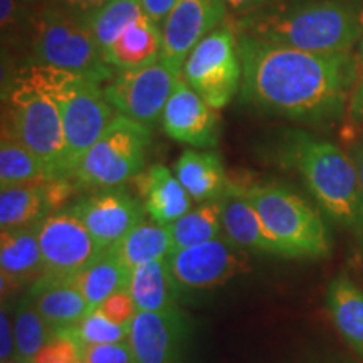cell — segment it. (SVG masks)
Returning <instances> with one entry per match:
<instances>
[{"instance_id": "6da1fadb", "label": "cell", "mask_w": 363, "mask_h": 363, "mask_svg": "<svg viewBox=\"0 0 363 363\" xmlns=\"http://www.w3.org/2000/svg\"><path fill=\"white\" fill-rule=\"evenodd\" d=\"M240 98L257 110L293 120H323L343 110L358 76L348 54H313L240 35Z\"/></svg>"}, {"instance_id": "7a4b0ae2", "label": "cell", "mask_w": 363, "mask_h": 363, "mask_svg": "<svg viewBox=\"0 0 363 363\" xmlns=\"http://www.w3.org/2000/svg\"><path fill=\"white\" fill-rule=\"evenodd\" d=\"M240 35L313 54H348L363 38L362 12L340 0L267 7L244 16Z\"/></svg>"}, {"instance_id": "3957f363", "label": "cell", "mask_w": 363, "mask_h": 363, "mask_svg": "<svg viewBox=\"0 0 363 363\" xmlns=\"http://www.w3.org/2000/svg\"><path fill=\"white\" fill-rule=\"evenodd\" d=\"M30 79L54 99L61 111L66 138V163L74 175L86 152L111 123L113 110L98 81L51 66H24Z\"/></svg>"}, {"instance_id": "277c9868", "label": "cell", "mask_w": 363, "mask_h": 363, "mask_svg": "<svg viewBox=\"0 0 363 363\" xmlns=\"http://www.w3.org/2000/svg\"><path fill=\"white\" fill-rule=\"evenodd\" d=\"M288 158L326 216L340 225L362 229L363 194L352 157L325 140L298 136Z\"/></svg>"}, {"instance_id": "5b68a950", "label": "cell", "mask_w": 363, "mask_h": 363, "mask_svg": "<svg viewBox=\"0 0 363 363\" xmlns=\"http://www.w3.org/2000/svg\"><path fill=\"white\" fill-rule=\"evenodd\" d=\"M26 66H51L108 83L116 71L86 22L49 2L34 6V30Z\"/></svg>"}, {"instance_id": "8992f818", "label": "cell", "mask_w": 363, "mask_h": 363, "mask_svg": "<svg viewBox=\"0 0 363 363\" xmlns=\"http://www.w3.org/2000/svg\"><path fill=\"white\" fill-rule=\"evenodd\" d=\"M4 123L43 163L49 180L69 177L61 111L24 69L17 71L4 94Z\"/></svg>"}, {"instance_id": "52a82bcc", "label": "cell", "mask_w": 363, "mask_h": 363, "mask_svg": "<svg viewBox=\"0 0 363 363\" xmlns=\"http://www.w3.org/2000/svg\"><path fill=\"white\" fill-rule=\"evenodd\" d=\"M244 192L278 246L279 256L299 259L328 256L325 222L298 194L281 185H254Z\"/></svg>"}, {"instance_id": "ba28073f", "label": "cell", "mask_w": 363, "mask_h": 363, "mask_svg": "<svg viewBox=\"0 0 363 363\" xmlns=\"http://www.w3.org/2000/svg\"><path fill=\"white\" fill-rule=\"evenodd\" d=\"M148 145V126L118 113L96 143L86 152L72 177L86 187H120L142 172Z\"/></svg>"}, {"instance_id": "9c48e42d", "label": "cell", "mask_w": 363, "mask_h": 363, "mask_svg": "<svg viewBox=\"0 0 363 363\" xmlns=\"http://www.w3.org/2000/svg\"><path fill=\"white\" fill-rule=\"evenodd\" d=\"M182 74L212 108L227 106L242 83L239 43L233 29L220 26L202 39L189 54Z\"/></svg>"}, {"instance_id": "30bf717a", "label": "cell", "mask_w": 363, "mask_h": 363, "mask_svg": "<svg viewBox=\"0 0 363 363\" xmlns=\"http://www.w3.org/2000/svg\"><path fill=\"white\" fill-rule=\"evenodd\" d=\"M180 78L158 61L140 69L116 72L103 91L108 103L120 115L150 128L162 121L165 104Z\"/></svg>"}, {"instance_id": "8fae6325", "label": "cell", "mask_w": 363, "mask_h": 363, "mask_svg": "<svg viewBox=\"0 0 363 363\" xmlns=\"http://www.w3.org/2000/svg\"><path fill=\"white\" fill-rule=\"evenodd\" d=\"M43 251V276L78 278L103 251L74 212L62 211L48 216L38 225Z\"/></svg>"}, {"instance_id": "7c38bea8", "label": "cell", "mask_w": 363, "mask_h": 363, "mask_svg": "<svg viewBox=\"0 0 363 363\" xmlns=\"http://www.w3.org/2000/svg\"><path fill=\"white\" fill-rule=\"evenodd\" d=\"M169 264L185 289H212L251 271L246 251L220 238L172 252Z\"/></svg>"}, {"instance_id": "4fadbf2b", "label": "cell", "mask_w": 363, "mask_h": 363, "mask_svg": "<svg viewBox=\"0 0 363 363\" xmlns=\"http://www.w3.org/2000/svg\"><path fill=\"white\" fill-rule=\"evenodd\" d=\"M225 16V0H177L162 26V65L182 76L189 54L222 26Z\"/></svg>"}, {"instance_id": "5bb4252c", "label": "cell", "mask_w": 363, "mask_h": 363, "mask_svg": "<svg viewBox=\"0 0 363 363\" xmlns=\"http://www.w3.org/2000/svg\"><path fill=\"white\" fill-rule=\"evenodd\" d=\"M71 211L96 240L101 251L111 249L143 220L145 207L123 189H101V192L81 199Z\"/></svg>"}, {"instance_id": "9a60e30c", "label": "cell", "mask_w": 363, "mask_h": 363, "mask_svg": "<svg viewBox=\"0 0 363 363\" xmlns=\"http://www.w3.org/2000/svg\"><path fill=\"white\" fill-rule=\"evenodd\" d=\"M162 126L170 138L195 148H211L219 142L217 110L182 78L162 113Z\"/></svg>"}, {"instance_id": "2e32d148", "label": "cell", "mask_w": 363, "mask_h": 363, "mask_svg": "<svg viewBox=\"0 0 363 363\" xmlns=\"http://www.w3.org/2000/svg\"><path fill=\"white\" fill-rule=\"evenodd\" d=\"M185 326L179 310L136 313L128 337L133 363H180Z\"/></svg>"}, {"instance_id": "e0dca14e", "label": "cell", "mask_w": 363, "mask_h": 363, "mask_svg": "<svg viewBox=\"0 0 363 363\" xmlns=\"http://www.w3.org/2000/svg\"><path fill=\"white\" fill-rule=\"evenodd\" d=\"M67 192L65 180L34 182L2 187L0 190V227L2 230L39 225L54 203Z\"/></svg>"}, {"instance_id": "ac0fdd59", "label": "cell", "mask_w": 363, "mask_h": 363, "mask_svg": "<svg viewBox=\"0 0 363 363\" xmlns=\"http://www.w3.org/2000/svg\"><path fill=\"white\" fill-rule=\"evenodd\" d=\"M29 299L54 330L76 326L89 313L78 278L40 276L34 281Z\"/></svg>"}, {"instance_id": "d6986e66", "label": "cell", "mask_w": 363, "mask_h": 363, "mask_svg": "<svg viewBox=\"0 0 363 363\" xmlns=\"http://www.w3.org/2000/svg\"><path fill=\"white\" fill-rule=\"evenodd\" d=\"M220 207V222L225 239L239 247L256 249L279 256V249L262 224L259 214L247 201L244 189L229 185L217 199Z\"/></svg>"}, {"instance_id": "ffe728a7", "label": "cell", "mask_w": 363, "mask_h": 363, "mask_svg": "<svg viewBox=\"0 0 363 363\" xmlns=\"http://www.w3.org/2000/svg\"><path fill=\"white\" fill-rule=\"evenodd\" d=\"M163 30L147 13L140 16L133 24L108 49L106 61L116 72L140 69L160 61Z\"/></svg>"}, {"instance_id": "44dd1931", "label": "cell", "mask_w": 363, "mask_h": 363, "mask_svg": "<svg viewBox=\"0 0 363 363\" xmlns=\"http://www.w3.org/2000/svg\"><path fill=\"white\" fill-rule=\"evenodd\" d=\"M140 185L145 212L158 224L169 225L190 211L192 197L167 167H150L147 174L140 177Z\"/></svg>"}, {"instance_id": "7402d4cb", "label": "cell", "mask_w": 363, "mask_h": 363, "mask_svg": "<svg viewBox=\"0 0 363 363\" xmlns=\"http://www.w3.org/2000/svg\"><path fill=\"white\" fill-rule=\"evenodd\" d=\"M128 291L138 311H177L180 286L170 269L169 257L150 261L133 269Z\"/></svg>"}, {"instance_id": "603a6c76", "label": "cell", "mask_w": 363, "mask_h": 363, "mask_svg": "<svg viewBox=\"0 0 363 363\" xmlns=\"http://www.w3.org/2000/svg\"><path fill=\"white\" fill-rule=\"evenodd\" d=\"M175 175L195 202L216 201L229 187L220 157L214 152L185 150L175 163Z\"/></svg>"}, {"instance_id": "cb8c5ba5", "label": "cell", "mask_w": 363, "mask_h": 363, "mask_svg": "<svg viewBox=\"0 0 363 363\" xmlns=\"http://www.w3.org/2000/svg\"><path fill=\"white\" fill-rule=\"evenodd\" d=\"M326 306L345 342L363 358V291L347 274H338L326 289Z\"/></svg>"}, {"instance_id": "d4e9b609", "label": "cell", "mask_w": 363, "mask_h": 363, "mask_svg": "<svg viewBox=\"0 0 363 363\" xmlns=\"http://www.w3.org/2000/svg\"><path fill=\"white\" fill-rule=\"evenodd\" d=\"M0 269H2V283L6 281L19 283V281L34 278L38 272L43 276L44 261L38 225L2 230Z\"/></svg>"}, {"instance_id": "484cf974", "label": "cell", "mask_w": 363, "mask_h": 363, "mask_svg": "<svg viewBox=\"0 0 363 363\" xmlns=\"http://www.w3.org/2000/svg\"><path fill=\"white\" fill-rule=\"evenodd\" d=\"M131 271L121 259L118 247L103 251L78 276V283L88 301L89 313L98 310L108 298L118 291L128 289Z\"/></svg>"}, {"instance_id": "4316f807", "label": "cell", "mask_w": 363, "mask_h": 363, "mask_svg": "<svg viewBox=\"0 0 363 363\" xmlns=\"http://www.w3.org/2000/svg\"><path fill=\"white\" fill-rule=\"evenodd\" d=\"M116 247L121 259L131 271L150 261L169 257L172 254L169 225L143 219Z\"/></svg>"}, {"instance_id": "83f0119b", "label": "cell", "mask_w": 363, "mask_h": 363, "mask_svg": "<svg viewBox=\"0 0 363 363\" xmlns=\"http://www.w3.org/2000/svg\"><path fill=\"white\" fill-rule=\"evenodd\" d=\"M51 182L38 157L13 135L6 123H2V142H0V185L34 184Z\"/></svg>"}, {"instance_id": "f1b7e54d", "label": "cell", "mask_w": 363, "mask_h": 363, "mask_svg": "<svg viewBox=\"0 0 363 363\" xmlns=\"http://www.w3.org/2000/svg\"><path fill=\"white\" fill-rule=\"evenodd\" d=\"M172 235V252L182 251L202 242L219 239L222 230L219 202L208 201L189 211L180 219L169 224Z\"/></svg>"}, {"instance_id": "f546056e", "label": "cell", "mask_w": 363, "mask_h": 363, "mask_svg": "<svg viewBox=\"0 0 363 363\" xmlns=\"http://www.w3.org/2000/svg\"><path fill=\"white\" fill-rule=\"evenodd\" d=\"M0 30L4 56L17 51L29 59L34 30V6L21 0H0Z\"/></svg>"}, {"instance_id": "4dcf8cb0", "label": "cell", "mask_w": 363, "mask_h": 363, "mask_svg": "<svg viewBox=\"0 0 363 363\" xmlns=\"http://www.w3.org/2000/svg\"><path fill=\"white\" fill-rule=\"evenodd\" d=\"M143 13L140 0H110L88 22V27L96 38L99 48L106 54L108 49L115 44V40L125 33L126 27L133 24Z\"/></svg>"}, {"instance_id": "1f68e13d", "label": "cell", "mask_w": 363, "mask_h": 363, "mask_svg": "<svg viewBox=\"0 0 363 363\" xmlns=\"http://www.w3.org/2000/svg\"><path fill=\"white\" fill-rule=\"evenodd\" d=\"M48 323L35 310L29 298H26L17 308L13 321V337H16V355L19 363H33L38 353L48 343L51 335Z\"/></svg>"}, {"instance_id": "d6a6232c", "label": "cell", "mask_w": 363, "mask_h": 363, "mask_svg": "<svg viewBox=\"0 0 363 363\" xmlns=\"http://www.w3.org/2000/svg\"><path fill=\"white\" fill-rule=\"evenodd\" d=\"M130 328L131 325H118L99 310H94L74 326V331L83 345H106L126 342Z\"/></svg>"}, {"instance_id": "836d02e7", "label": "cell", "mask_w": 363, "mask_h": 363, "mask_svg": "<svg viewBox=\"0 0 363 363\" xmlns=\"http://www.w3.org/2000/svg\"><path fill=\"white\" fill-rule=\"evenodd\" d=\"M84 345L76 335L74 326L54 330L48 343L33 363H78L83 360Z\"/></svg>"}, {"instance_id": "e575fe53", "label": "cell", "mask_w": 363, "mask_h": 363, "mask_svg": "<svg viewBox=\"0 0 363 363\" xmlns=\"http://www.w3.org/2000/svg\"><path fill=\"white\" fill-rule=\"evenodd\" d=\"M84 363H133L130 342L106 343V345H84Z\"/></svg>"}, {"instance_id": "d590c367", "label": "cell", "mask_w": 363, "mask_h": 363, "mask_svg": "<svg viewBox=\"0 0 363 363\" xmlns=\"http://www.w3.org/2000/svg\"><path fill=\"white\" fill-rule=\"evenodd\" d=\"M98 310L118 325H131L135 315L138 313L128 289H123V291H118L113 294V296L108 298Z\"/></svg>"}, {"instance_id": "8d00e7d4", "label": "cell", "mask_w": 363, "mask_h": 363, "mask_svg": "<svg viewBox=\"0 0 363 363\" xmlns=\"http://www.w3.org/2000/svg\"><path fill=\"white\" fill-rule=\"evenodd\" d=\"M45 2L69 12L71 16L78 17V19L88 24L110 0H45Z\"/></svg>"}, {"instance_id": "74e56055", "label": "cell", "mask_w": 363, "mask_h": 363, "mask_svg": "<svg viewBox=\"0 0 363 363\" xmlns=\"http://www.w3.org/2000/svg\"><path fill=\"white\" fill-rule=\"evenodd\" d=\"M0 331H2V343H0V358L4 362H9L12 352H16V337H13V326L9 320L6 308H2V315H0Z\"/></svg>"}, {"instance_id": "f35d334b", "label": "cell", "mask_w": 363, "mask_h": 363, "mask_svg": "<svg viewBox=\"0 0 363 363\" xmlns=\"http://www.w3.org/2000/svg\"><path fill=\"white\" fill-rule=\"evenodd\" d=\"M140 2H142L143 12L147 13L150 19L155 21L158 26H163L177 0H140Z\"/></svg>"}, {"instance_id": "ab89813d", "label": "cell", "mask_w": 363, "mask_h": 363, "mask_svg": "<svg viewBox=\"0 0 363 363\" xmlns=\"http://www.w3.org/2000/svg\"><path fill=\"white\" fill-rule=\"evenodd\" d=\"M278 0H225L227 11L230 13H239V16H249V13L267 9Z\"/></svg>"}, {"instance_id": "60d3db41", "label": "cell", "mask_w": 363, "mask_h": 363, "mask_svg": "<svg viewBox=\"0 0 363 363\" xmlns=\"http://www.w3.org/2000/svg\"><path fill=\"white\" fill-rule=\"evenodd\" d=\"M350 106H352L353 116L363 121V78H362V81H360V84L357 86L355 93H353L352 101H350Z\"/></svg>"}, {"instance_id": "b9f144b4", "label": "cell", "mask_w": 363, "mask_h": 363, "mask_svg": "<svg viewBox=\"0 0 363 363\" xmlns=\"http://www.w3.org/2000/svg\"><path fill=\"white\" fill-rule=\"evenodd\" d=\"M352 160H353V163H355L358 180H360V187H362V194H363V142H360L353 147Z\"/></svg>"}, {"instance_id": "7bdbcfd3", "label": "cell", "mask_w": 363, "mask_h": 363, "mask_svg": "<svg viewBox=\"0 0 363 363\" xmlns=\"http://www.w3.org/2000/svg\"><path fill=\"white\" fill-rule=\"evenodd\" d=\"M357 61H358V66H360L362 71H363V38L360 39V44H358V57H357Z\"/></svg>"}, {"instance_id": "ee69618b", "label": "cell", "mask_w": 363, "mask_h": 363, "mask_svg": "<svg viewBox=\"0 0 363 363\" xmlns=\"http://www.w3.org/2000/svg\"><path fill=\"white\" fill-rule=\"evenodd\" d=\"M358 244H360V252H362V257H363V227L360 230H358Z\"/></svg>"}, {"instance_id": "f6af8a7d", "label": "cell", "mask_w": 363, "mask_h": 363, "mask_svg": "<svg viewBox=\"0 0 363 363\" xmlns=\"http://www.w3.org/2000/svg\"><path fill=\"white\" fill-rule=\"evenodd\" d=\"M21 2H26V4H29V6H39V4L45 2V0H21Z\"/></svg>"}, {"instance_id": "bcb514c9", "label": "cell", "mask_w": 363, "mask_h": 363, "mask_svg": "<svg viewBox=\"0 0 363 363\" xmlns=\"http://www.w3.org/2000/svg\"><path fill=\"white\" fill-rule=\"evenodd\" d=\"M4 363H13V362H4ZM17 363H19V362H17Z\"/></svg>"}, {"instance_id": "7dc6e473", "label": "cell", "mask_w": 363, "mask_h": 363, "mask_svg": "<svg viewBox=\"0 0 363 363\" xmlns=\"http://www.w3.org/2000/svg\"><path fill=\"white\" fill-rule=\"evenodd\" d=\"M78 363H84V360H79V362H78Z\"/></svg>"}, {"instance_id": "c3c4849f", "label": "cell", "mask_w": 363, "mask_h": 363, "mask_svg": "<svg viewBox=\"0 0 363 363\" xmlns=\"http://www.w3.org/2000/svg\"><path fill=\"white\" fill-rule=\"evenodd\" d=\"M362 21H363V12H362Z\"/></svg>"}]
</instances>
